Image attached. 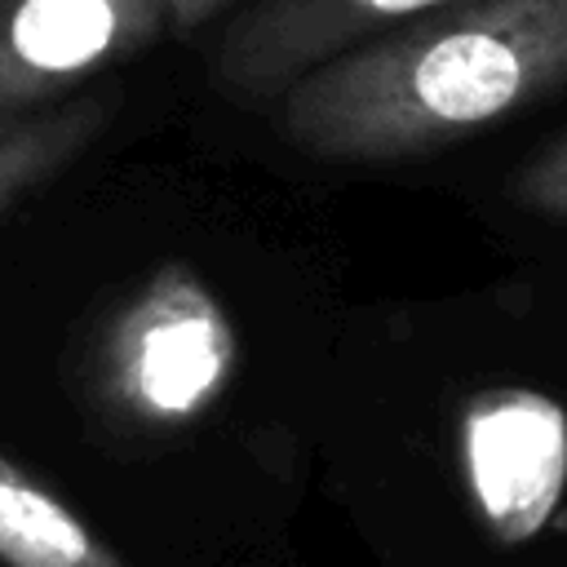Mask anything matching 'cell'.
<instances>
[{
	"instance_id": "obj_1",
	"label": "cell",
	"mask_w": 567,
	"mask_h": 567,
	"mask_svg": "<svg viewBox=\"0 0 567 567\" xmlns=\"http://www.w3.org/2000/svg\"><path fill=\"white\" fill-rule=\"evenodd\" d=\"M567 89V0H456L385 31L279 97L284 137L319 159L430 155Z\"/></svg>"
},
{
	"instance_id": "obj_2",
	"label": "cell",
	"mask_w": 567,
	"mask_h": 567,
	"mask_svg": "<svg viewBox=\"0 0 567 567\" xmlns=\"http://www.w3.org/2000/svg\"><path fill=\"white\" fill-rule=\"evenodd\" d=\"M235 363V323L213 288L186 261H164L106 323L97 381L133 425L177 430L226 394Z\"/></svg>"
},
{
	"instance_id": "obj_3",
	"label": "cell",
	"mask_w": 567,
	"mask_h": 567,
	"mask_svg": "<svg viewBox=\"0 0 567 567\" xmlns=\"http://www.w3.org/2000/svg\"><path fill=\"white\" fill-rule=\"evenodd\" d=\"M164 31V0H0V120L31 115Z\"/></svg>"
},
{
	"instance_id": "obj_4",
	"label": "cell",
	"mask_w": 567,
	"mask_h": 567,
	"mask_svg": "<svg viewBox=\"0 0 567 567\" xmlns=\"http://www.w3.org/2000/svg\"><path fill=\"white\" fill-rule=\"evenodd\" d=\"M456 0H261L217 44V84L235 102H275L315 66Z\"/></svg>"
},
{
	"instance_id": "obj_5",
	"label": "cell",
	"mask_w": 567,
	"mask_h": 567,
	"mask_svg": "<svg viewBox=\"0 0 567 567\" xmlns=\"http://www.w3.org/2000/svg\"><path fill=\"white\" fill-rule=\"evenodd\" d=\"M465 478L474 505L501 540L536 536L567 483V416L532 390H496L470 403Z\"/></svg>"
},
{
	"instance_id": "obj_6",
	"label": "cell",
	"mask_w": 567,
	"mask_h": 567,
	"mask_svg": "<svg viewBox=\"0 0 567 567\" xmlns=\"http://www.w3.org/2000/svg\"><path fill=\"white\" fill-rule=\"evenodd\" d=\"M0 567H128L49 483L0 452Z\"/></svg>"
},
{
	"instance_id": "obj_7",
	"label": "cell",
	"mask_w": 567,
	"mask_h": 567,
	"mask_svg": "<svg viewBox=\"0 0 567 567\" xmlns=\"http://www.w3.org/2000/svg\"><path fill=\"white\" fill-rule=\"evenodd\" d=\"M106 124V102L80 97L53 111L0 120V213L58 177Z\"/></svg>"
},
{
	"instance_id": "obj_8",
	"label": "cell",
	"mask_w": 567,
	"mask_h": 567,
	"mask_svg": "<svg viewBox=\"0 0 567 567\" xmlns=\"http://www.w3.org/2000/svg\"><path fill=\"white\" fill-rule=\"evenodd\" d=\"M509 199L536 217L567 221V137L536 151L509 182Z\"/></svg>"
},
{
	"instance_id": "obj_9",
	"label": "cell",
	"mask_w": 567,
	"mask_h": 567,
	"mask_svg": "<svg viewBox=\"0 0 567 567\" xmlns=\"http://www.w3.org/2000/svg\"><path fill=\"white\" fill-rule=\"evenodd\" d=\"M168 4V31H199L235 0H164Z\"/></svg>"
}]
</instances>
